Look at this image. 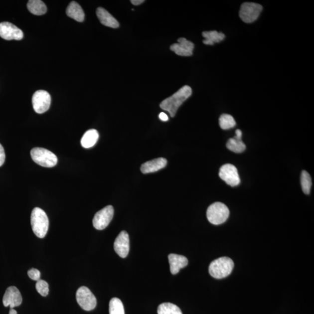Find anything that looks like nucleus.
I'll return each instance as SVG.
<instances>
[{"label": "nucleus", "instance_id": "obj_1", "mask_svg": "<svg viewBox=\"0 0 314 314\" xmlns=\"http://www.w3.org/2000/svg\"><path fill=\"white\" fill-rule=\"evenodd\" d=\"M192 94V89L190 86H184L172 96L167 98L160 104V107L162 110L168 112L170 116H175L176 112L181 105L190 97Z\"/></svg>", "mask_w": 314, "mask_h": 314}, {"label": "nucleus", "instance_id": "obj_2", "mask_svg": "<svg viewBox=\"0 0 314 314\" xmlns=\"http://www.w3.org/2000/svg\"><path fill=\"white\" fill-rule=\"evenodd\" d=\"M31 225L34 235L39 238L46 236L49 226L48 216L43 209L36 207L31 214Z\"/></svg>", "mask_w": 314, "mask_h": 314}, {"label": "nucleus", "instance_id": "obj_3", "mask_svg": "<svg viewBox=\"0 0 314 314\" xmlns=\"http://www.w3.org/2000/svg\"><path fill=\"white\" fill-rule=\"evenodd\" d=\"M234 263L231 258L223 257L212 262L209 266V273L215 279L225 278L232 273Z\"/></svg>", "mask_w": 314, "mask_h": 314}, {"label": "nucleus", "instance_id": "obj_4", "mask_svg": "<svg viewBox=\"0 0 314 314\" xmlns=\"http://www.w3.org/2000/svg\"><path fill=\"white\" fill-rule=\"evenodd\" d=\"M229 209L225 204L216 202L208 208L207 217L212 224L218 225L226 221L229 218Z\"/></svg>", "mask_w": 314, "mask_h": 314}, {"label": "nucleus", "instance_id": "obj_5", "mask_svg": "<svg viewBox=\"0 0 314 314\" xmlns=\"http://www.w3.org/2000/svg\"><path fill=\"white\" fill-rule=\"evenodd\" d=\"M31 158L41 166L54 167L58 162L57 157L49 150L40 148H35L31 150Z\"/></svg>", "mask_w": 314, "mask_h": 314}, {"label": "nucleus", "instance_id": "obj_6", "mask_svg": "<svg viewBox=\"0 0 314 314\" xmlns=\"http://www.w3.org/2000/svg\"><path fill=\"white\" fill-rule=\"evenodd\" d=\"M263 6L259 3L246 2L241 5L239 11L240 19L244 22L250 23L256 21L263 10Z\"/></svg>", "mask_w": 314, "mask_h": 314}, {"label": "nucleus", "instance_id": "obj_7", "mask_svg": "<svg viewBox=\"0 0 314 314\" xmlns=\"http://www.w3.org/2000/svg\"><path fill=\"white\" fill-rule=\"evenodd\" d=\"M76 298L77 302L83 310L89 312L95 309L97 305L96 297L85 286H82L78 289Z\"/></svg>", "mask_w": 314, "mask_h": 314}, {"label": "nucleus", "instance_id": "obj_8", "mask_svg": "<svg viewBox=\"0 0 314 314\" xmlns=\"http://www.w3.org/2000/svg\"><path fill=\"white\" fill-rule=\"evenodd\" d=\"M51 96L46 91L37 90L33 94L32 104L33 109L37 114H43L46 112L51 104Z\"/></svg>", "mask_w": 314, "mask_h": 314}, {"label": "nucleus", "instance_id": "obj_9", "mask_svg": "<svg viewBox=\"0 0 314 314\" xmlns=\"http://www.w3.org/2000/svg\"><path fill=\"white\" fill-rule=\"evenodd\" d=\"M114 209L112 205H108L97 212L94 216L93 224L96 229L103 230L106 228L113 219Z\"/></svg>", "mask_w": 314, "mask_h": 314}, {"label": "nucleus", "instance_id": "obj_10", "mask_svg": "<svg viewBox=\"0 0 314 314\" xmlns=\"http://www.w3.org/2000/svg\"><path fill=\"white\" fill-rule=\"evenodd\" d=\"M219 175L230 186H238L240 183L238 171L236 167L232 164L227 163L222 165L220 168Z\"/></svg>", "mask_w": 314, "mask_h": 314}, {"label": "nucleus", "instance_id": "obj_11", "mask_svg": "<svg viewBox=\"0 0 314 314\" xmlns=\"http://www.w3.org/2000/svg\"><path fill=\"white\" fill-rule=\"evenodd\" d=\"M0 37L6 40H20L23 37L22 30L8 22L0 23Z\"/></svg>", "mask_w": 314, "mask_h": 314}, {"label": "nucleus", "instance_id": "obj_12", "mask_svg": "<svg viewBox=\"0 0 314 314\" xmlns=\"http://www.w3.org/2000/svg\"><path fill=\"white\" fill-rule=\"evenodd\" d=\"M2 303L5 307H10V309L19 306L22 303V298L20 293L15 286H10L6 289L3 295Z\"/></svg>", "mask_w": 314, "mask_h": 314}, {"label": "nucleus", "instance_id": "obj_13", "mask_svg": "<svg viewBox=\"0 0 314 314\" xmlns=\"http://www.w3.org/2000/svg\"><path fill=\"white\" fill-rule=\"evenodd\" d=\"M128 233L122 231L115 240L114 247L115 252L121 258L127 257L130 249Z\"/></svg>", "mask_w": 314, "mask_h": 314}, {"label": "nucleus", "instance_id": "obj_14", "mask_svg": "<svg viewBox=\"0 0 314 314\" xmlns=\"http://www.w3.org/2000/svg\"><path fill=\"white\" fill-rule=\"evenodd\" d=\"M178 43L171 45L170 50L175 52L176 54L184 57H188L193 54L194 44L186 38L181 37L177 40Z\"/></svg>", "mask_w": 314, "mask_h": 314}, {"label": "nucleus", "instance_id": "obj_15", "mask_svg": "<svg viewBox=\"0 0 314 314\" xmlns=\"http://www.w3.org/2000/svg\"><path fill=\"white\" fill-rule=\"evenodd\" d=\"M168 260L170 271L173 275L177 274L180 269L186 267L188 264L187 258L181 255L170 254L168 256Z\"/></svg>", "mask_w": 314, "mask_h": 314}, {"label": "nucleus", "instance_id": "obj_16", "mask_svg": "<svg viewBox=\"0 0 314 314\" xmlns=\"http://www.w3.org/2000/svg\"><path fill=\"white\" fill-rule=\"evenodd\" d=\"M166 164L167 160L165 158H156L143 163L141 169L144 174L156 172L165 167Z\"/></svg>", "mask_w": 314, "mask_h": 314}, {"label": "nucleus", "instance_id": "obj_17", "mask_svg": "<svg viewBox=\"0 0 314 314\" xmlns=\"http://www.w3.org/2000/svg\"><path fill=\"white\" fill-rule=\"evenodd\" d=\"M96 14L100 22L104 26L112 28H117L120 26V24H119L117 20L103 8H101V7L98 8L96 10Z\"/></svg>", "mask_w": 314, "mask_h": 314}, {"label": "nucleus", "instance_id": "obj_18", "mask_svg": "<svg viewBox=\"0 0 314 314\" xmlns=\"http://www.w3.org/2000/svg\"><path fill=\"white\" fill-rule=\"evenodd\" d=\"M66 15L78 22H82L85 19V13L78 2L72 1L66 8Z\"/></svg>", "mask_w": 314, "mask_h": 314}, {"label": "nucleus", "instance_id": "obj_19", "mask_svg": "<svg viewBox=\"0 0 314 314\" xmlns=\"http://www.w3.org/2000/svg\"><path fill=\"white\" fill-rule=\"evenodd\" d=\"M202 36L204 37L203 43L206 45H214L215 43H219L224 40L225 35L222 32H218L217 31H205L202 33Z\"/></svg>", "mask_w": 314, "mask_h": 314}, {"label": "nucleus", "instance_id": "obj_20", "mask_svg": "<svg viewBox=\"0 0 314 314\" xmlns=\"http://www.w3.org/2000/svg\"><path fill=\"white\" fill-rule=\"evenodd\" d=\"M99 138V133L95 129L87 131L81 139V145L83 148L85 149L92 148L96 144Z\"/></svg>", "mask_w": 314, "mask_h": 314}, {"label": "nucleus", "instance_id": "obj_21", "mask_svg": "<svg viewBox=\"0 0 314 314\" xmlns=\"http://www.w3.org/2000/svg\"><path fill=\"white\" fill-rule=\"evenodd\" d=\"M27 6L29 11L34 15H42L47 12V6L41 0H30Z\"/></svg>", "mask_w": 314, "mask_h": 314}, {"label": "nucleus", "instance_id": "obj_22", "mask_svg": "<svg viewBox=\"0 0 314 314\" xmlns=\"http://www.w3.org/2000/svg\"><path fill=\"white\" fill-rule=\"evenodd\" d=\"M226 147L230 151L235 153H243L246 149V146L242 140L235 137L229 139Z\"/></svg>", "mask_w": 314, "mask_h": 314}, {"label": "nucleus", "instance_id": "obj_23", "mask_svg": "<svg viewBox=\"0 0 314 314\" xmlns=\"http://www.w3.org/2000/svg\"><path fill=\"white\" fill-rule=\"evenodd\" d=\"M157 313L158 314H183L179 307L170 303H164L160 305Z\"/></svg>", "mask_w": 314, "mask_h": 314}, {"label": "nucleus", "instance_id": "obj_24", "mask_svg": "<svg viewBox=\"0 0 314 314\" xmlns=\"http://www.w3.org/2000/svg\"><path fill=\"white\" fill-rule=\"evenodd\" d=\"M219 126L223 130L231 129L236 126L235 119L229 114H222L219 118Z\"/></svg>", "mask_w": 314, "mask_h": 314}, {"label": "nucleus", "instance_id": "obj_25", "mask_svg": "<svg viewBox=\"0 0 314 314\" xmlns=\"http://www.w3.org/2000/svg\"><path fill=\"white\" fill-rule=\"evenodd\" d=\"M110 314H125L123 303L120 299H112L109 305Z\"/></svg>", "mask_w": 314, "mask_h": 314}, {"label": "nucleus", "instance_id": "obj_26", "mask_svg": "<svg viewBox=\"0 0 314 314\" xmlns=\"http://www.w3.org/2000/svg\"><path fill=\"white\" fill-rule=\"evenodd\" d=\"M301 185L304 193L309 194L312 187V179L309 173L306 170H303L302 172Z\"/></svg>", "mask_w": 314, "mask_h": 314}, {"label": "nucleus", "instance_id": "obj_27", "mask_svg": "<svg viewBox=\"0 0 314 314\" xmlns=\"http://www.w3.org/2000/svg\"><path fill=\"white\" fill-rule=\"evenodd\" d=\"M37 291L39 294L43 297H46L49 292V286L47 282L43 280L37 281L36 285Z\"/></svg>", "mask_w": 314, "mask_h": 314}, {"label": "nucleus", "instance_id": "obj_28", "mask_svg": "<svg viewBox=\"0 0 314 314\" xmlns=\"http://www.w3.org/2000/svg\"><path fill=\"white\" fill-rule=\"evenodd\" d=\"M27 275L33 281H38L40 279V272L36 268H31V270L28 271Z\"/></svg>", "mask_w": 314, "mask_h": 314}, {"label": "nucleus", "instance_id": "obj_29", "mask_svg": "<svg viewBox=\"0 0 314 314\" xmlns=\"http://www.w3.org/2000/svg\"><path fill=\"white\" fill-rule=\"evenodd\" d=\"M5 160V154L2 146L0 144V166H1Z\"/></svg>", "mask_w": 314, "mask_h": 314}, {"label": "nucleus", "instance_id": "obj_30", "mask_svg": "<svg viewBox=\"0 0 314 314\" xmlns=\"http://www.w3.org/2000/svg\"><path fill=\"white\" fill-rule=\"evenodd\" d=\"M159 118L160 120L162 121H167L168 120V117H167V115L163 113H160Z\"/></svg>", "mask_w": 314, "mask_h": 314}, {"label": "nucleus", "instance_id": "obj_31", "mask_svg": "<svg viewBox=\"0 0 314 314\" xmlns=\"http://www.w3.org/2000/svg\"><path fill=\"white\" fill-rule=\"evenodd\" d=\"M131 2L132 4L135 5H139L145 2L144 0H131Z\"/></svg>", "mask_w": 314, "mask_h": 314}, {"label": "nucleus", "instance_id": "obj_32", "mask_svg": "<svg viewBox=\"0 0 314 314\" xmlns=\"http://www.w3.org/2000/svg\"><path fill=\"white\" fill-rule=\"evenodd\" d=\"M236 138L242 139V132L240 130V129H237L236 131V136H235Z\"/></svg>", "mask_w": 314, "mask_h": 314}, {"label": "nucleus", "instance_id": "obj_33", "mask_svg": "<svg viewBox=\"0 0 314 314\" xmlns=\"http://www.w3.org/2000/svg\"><path fill=\"white\" fill-rule=\"evenodd\" d=\"M9 314H17V312L13 309H10Z\"/></svg>", "mask_w": 314, "mask_h": 314}]
</instances>
